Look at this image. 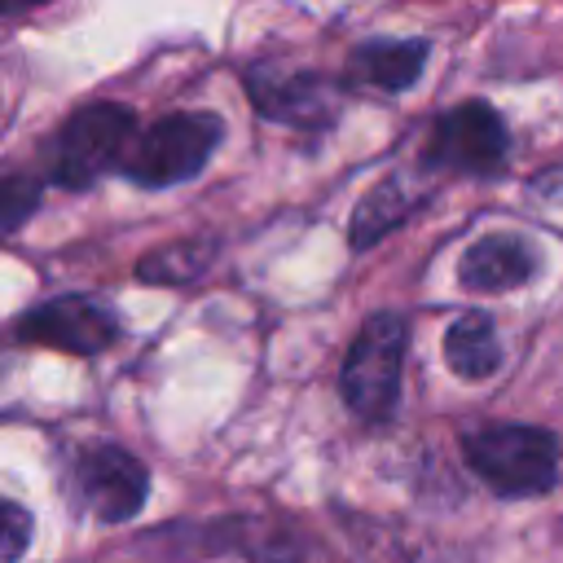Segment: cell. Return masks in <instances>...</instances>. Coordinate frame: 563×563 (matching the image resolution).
I'll return each instance as SVG.
<instances>
[{
    "instance_id": "10",
    "label": "cell",
    "mask_w": 563,
    "mask_h": 563,
    "mask_svg": "<svg viewBox=\"0 0 563 563\" xmlns=\"http://www.w3.org/2000/svg\"><path fill=\"white\" fill-rule=\"evenodd\" d=\"M427 53V40H365L347 57V79L374 92H405L418 84Z\"/></svg>"
},
{
    "instance_id": "13",
    "label": "cell",
    "mask_w": 563,
    "mask_h": 563,
    "mask_svg": "<svg viewBox=\"0 0 563 563\" xmlns=\"http://www.w3.org/2000/svg\"><path fill=\"white\" fill-rule=\"evenodd\" d=\"M40 202V180L26 176V172H9L0 180V211H4V233H18L22 220L35 211Z\"/></svg>"
},
{
    "instance_id": "9",
    "label": "cell",
    "mask_w": 563,
    "mask_h": 563,
    "mask_svg": "<svg viewBox=\"0 0 563 563\" xmlns=\"http://www.w3.org/2000/svg\"><path fill=\"white\" fill-rule=\"evenodd\" d=\"M541 268V251L523 233H484L457 260V282L471 290H515L532 282Z\"/></svg>"
},
{
    "instance_id": "2",
    "label": "cell",
    "mask_w": 563,
    "mask_h": 563,
    "mask_svg": "<svg viewBox=\"0 0 563 563\" xmlns=\"http://www.w3.org/2000/svg\"><path fill=\"white\" fill-rule=\"evenodd\" d=\"M405 317L396 312H369L343 356V374H339V391L343 405L365 422V427H383L396 413L400 400V369H405Z\"/></svg>"
},
{
    "instance_id": "6",
    "label": "cell",
    "mask_w": 563,
    "mask_h": 563,
    "mask_svg": "<svg viewBox=\"0 0 563 563\" xmlns=\"http://www.w3.org/2000/svg\"><path fill=\"white\" fill-rule=\"evenodd\" d=\"M22 343L57 347L70 356H97L119 339V312L97 295H53L18 317Z\"/></svg>"
},
{
    "instance_id": "4",
    "label": "cell",
    "mask_w": 563,
    "mask_h": 563,
    "mask_svg": "<svg viewBox=\"0 0 563 563\" xmlns=\"http://www.w3.org/2000/svg\"><path fill=\"white\" fill-rule=\"evenodd\" d=\"M132 141H136L132 110L114 101H92L57 128L48 145V180L62 189H88L97 176H106V167H123Z\"/></svg>"
},
{
    "instance_id": "7",
    "label": "cell",
    "mask_w": 563,
    "mask_h": 563,
    "mask_svg": "<svg viewBox=\"0 0 563 563\" xmlns=\"http://www.w3.org/2000/svg\"><path fill=\"white\" fill-rule=\"evenodd\" d=\"M242 84L264 119H277L286 128H330L339 114V88L321 79L317 70H277V66H251L242 70Z\"/></svg>"
},
{
    "instance_id": "12",
    "label": "cell",
    "mask_w": 563,
    "mask_h": 563,
    "mask_svg": "<svg viewBox=\"0 0 563 563\" xmlns=\"http://www.w3.org/2000/svg\"><path fill=\"white\" fill-rule=\"evenodd\" d=\"M413 202H418V194H405V180H400V176L378 180V185L361 198V207L352 211L347 242H352L356 251H369L387 229H396V224L413 211Z\"/></svg>"
},
{
    "instance_id": "5",
    "label": "cell",
    "mask_w": 563,
    "mask_h": 563,
    "mask_svg": "<svg viewBox=\"0 0 563 563\" xmlns=\"http://www.w3.org/2000/svg\"><path fill=\"white\" fill-rule=\"evenodd\" d=\"M510 154L506 119L488 101H462L431 123L422 145V167L431 172H462V176H493Z\"/></svg>"
},
{
    "instance_id": "14",
    "label": "cell",
    "mask_w": 563,
    "mask_h": 563,
    "mask_svg": "<svg viewBox=\"0 0 563 563\" xmlns=\"http://www.w3.org/2000/svg\"><path fill=\"white\" fill-rule=\"evenodd\" d=\"M0 515H4V545H0V559H4V563H18L22 550H26V537H31V519H26V510H22L18 501H4Z\"/></svg>"
},
{
    "instance_id": "1",
    "label": "cell",
    "mask_w": 563,
    "mask_h": 563,
    "mask_svg": "<svg viewBox=\"0 0 563 563\" xmlns=\"http://www.w3.org/2000/svg\"><path fill=\"white\" fill-rule=\"evenodd\" d=\"M466 466L497 497H541L559 484V435L528 422H479L462 431Z\"/></svg>"
},
{
    "instance_id": "11",
    "label": "cell",
    "mask_w": 563,
    "mask_h": 563,
    "mask_svg": "<svg viewBox=\"0 0 563 563\" xmlns=\"http://www.w3.org/2000/svg\"><path fill=\"white\" fill-rule=\"evenodd\" d=\"M444 361L457 378H488L501 365V343H497V325L488 312H462L449 330H444Z\"/></svg>"
},
{
    "instance_id": "8",
    "label": "cell",
    "mask_w": 563,
    "mask_h": 563,
    "mask_svg": "<svg viewBox=\"0 0 563 563\" xmlns=\"http://www.w3.org/2000/svg\"><path fill=\"white\" fill-rule=\"evenodd\" d=\"M75 493L101 523H128L150 493V471L119 444H88L75 457Z\"/></svg>"
},
{
    "instance_id": "3",
    "label": "cell",
    "mask_w": 563,
    "mask_h": 563,
    "mask_svg": "<svg viewBox=\"0 0 563 563\" xmlns=\"http://www.w3.org/2000/svg\"><path fill=\"white\" fill-rule=\"evenodd\" d=\"M224 136V123L220 114L211 110H180V114H167L158 123H150L145 132H136L132 150L123 154V176L145 185V189H167V185H180V180H194L207 158L216 154Z\"/></svg>"
}]
</instances>
